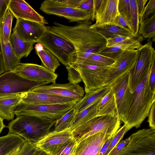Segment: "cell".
<instances>
[{
  "instance_id": "obj_1",
  "label": "cell",
  "mask_w": 155,
  "mask_h": 155,
  "mask_svg": "<svg viewBox=\"0 0 155 155\" xmlns=\"http://www.w3.org/2000/svg\"><path fill=\"white\" fill-rule=\"evenodd\" d=\"M53 24V26H47V30L68 40L74 45L76 55L74 63H83L91 54L106 46V40L90 28L91 20L79 22L72 26L56 21Z\"/></svg>"
},
{
  "instance_id": "obj_2",
  "label": "cell",
  "mask_w": 155,
  "mask_h": 155,
  "mask_svg": "<svg viewBox=\"0 0 155 155\" xmlns=\"http://www.w3.org/2000/svg\"><path fill=\"white\" fill-rule=\"evenodd\" d=\"M150 68L133 93V98L123 122L128 126L129 130L133 127H140L155 102V92L151 91L149 84Z\"/></svg>"
},
{
  "instance_id": "obj_3",
  "label": "cell",
  "mask_w": 155,
  "mask_h": 155,
  "mask_svg": "<svg viewBox=\"0 0 155 155\" xmlns=\"http://www.w3.org/2000/svg\"><path fill=\"white\" fill-rule=\"evenodd\" d=\"M56 121L47 120L28 115L17 116L6 127L8 133L17 135L26 141L36 143L50 132Z\"/></svg>"
},
{
  "instance_id": "obj_4",
  "label": "cell",
  "mask_w": 155,
  "mask_h": 155,
  "mask_svg": "<svg viewBox=\"0 0 155 155\" xmlns=\"http://www.w3.org/2000/svg\"><path fill=\"white\" fill-rule=\"evenodd\" d=\"M108 68V66L100 67L83 63H73L66 67L69 82L78 84L82 80L86 93L104 86Z\"/></svg>"
},
{
  "instance_id": "obj_5",
  "label": "cell",
  "mask_w": 155,
  "mask_h": 155,
  "mask_svg": "<svg viewBox=\"0 0 155 155\" xmlns=\"http://www.w3.org/2000/svg\"><path fill=\"white\" fill-rule=\"evenodd\" d=\"M37 43L41 44L66 67L74 63L75 48L71 42L63 37L47 30Z\"/></svg>"
},
{
  "instance_id": "obj_6",
  "label": "cell",
  "mask_w": 155,
  "mask_h": 155,
  "mask_svg": "<svg viewBox=\"0 0 155 155\" xmlns=\"http://www.w3.org/2000/svg\"><path fill=\"white\" fill-rule=\"evenodd\" d=\"M120 125V120L118 115H105L95 117L72 131L78 143L87 137L100 132L107 131L116 133Z\"/></svg>"
},
{
  "instance_id": "obj_7",
  "label": "cell",
  "mask_w": 155,
  "mask_h": 155,
  "mask_svg": "<svg viewBox=\"0 0 155 155\" xmlns=\"http://www.w3.org/2000/svg\"><path fill=\"white\" fill-rule=\"evenodd\" d=\"M76 103L32 104L21 102L14 113L17 116L28 115L47 120L56 121L72 108Z\"/></svg>"
},
{
  "instance_id": "obj_8",
  "label": "cell",
  "mask_w": 155,
  "mask_h": 155,
  "mask_svg": "<svg viewBox=\"0 0 155 155\" xmlns=\"http://www.w3.org/2000/svg\"><path fill=\"white\" fill-rule=\"evenodd\" d=\"M130 136V142L116 155H155V129H142Z\"/></svg>"
},
{
  "instance_id": "obj_9",
  "label": "cell",
  "mask_w": 155,
  "mask_h": 155,
  "mask_svg": "<svg viewBox=\"0 0 155 155\" xmlns=\"http://www.w3.org/2000/svg\"><path fill=\"white\" fill-rule=\"evenodd\" d=\"M150 39L137 49V56L135 65L129 72V87L132 93L150 68L155 51Z\"/></svg>"
},
{
  "instance_id": "obj_10",
  "label": "cell",
  "mask_w": 155,
  "mask_h": 155,
  "mask_svg": "<svg viewBox=\"0 0 155 155\" xmlns=\"http://www.w3.org/2000/svg\"><path fill=\"white\" fill-rule=\"evenodd\" d=\"M49 83L30 80L12 71H6L0 75V96L21 94Z\"/></svg>"
},
{
  "instance_id": "obj_11",
  "label": "cell",
  "mask_w": 155,
  "mask_h": 155,
  "mask_svg": "<svg viewBox=\"0 0 155 155\" xmlns=\"http://www.w3.org/2000/svg\"><path fill=\"white\" fill-rule=\"evenodd\" d=\"M129 72L119 78L109 86L113 92L117 111L120 121L124 122L133 98L129 87Z\"/></svg>"
},
{
  "instance_id": "obj_12",
  "label": "cell",
  "mask_w": 155,
  "mask_h": 155,
  "mask_svg": "<svg viewBox=\"0 0 155 155\" xmlns=\"http://www.w3.org/2000/svg\"><path fill=\"white\" fill-rule=\"evenodd\" d=\"M137 49L125 51L108 66L104 82V86H108L124 74L130 72L136 63Z\"/></svg>"
},
{
  "instance_id": "obj_13",
  "label": "cell",
  "mask_w": 155,
  "mask_h": 155,
  "mask_svg": "<svg viewBox=\"0 0 155 155\" xmlns=\"http://www.w3.org/2000/svg\"><path fill=\"white\" fill-rule=\"evenodd\" d=\"M40 9L45 13L63 17L71 22L91 20L92 16V13L89 12L62 5L55 0L43 1Z\"/></svg>"
},
{
  "instance_id": "obj_14",
  "label": "cell",
  "mask_w": 155,
  "mask_h": 155,
  "mask_svg": "<svg viewBox=\"0 0 155 155\" xmlns=\"http://www.w3.org/2000/svg\"><path fill=\"white\" fill-rule=\"evenodd\" d=\"M21 77L36 82H48L55 84L58 75L42 65L20 63L11 71Z\"/></svg>"
},
{
  "instance_id": "obj_15",
  "label": "cell",
  "mask_w": 155,
  "mask_h": 155,
  "mask_svg": "<svg viewBox=\"0 0 155 155\" xmlns=\"http://www.w3.org/2000/svg\"><path fill=\"white\" fill-rule=\"evenodd\" d=\"M93 0L95 23L92 25H116L119 0Z\"/></svg>"
},
{
  "instance_id": "obj_16",
  "label": "cell",
  "mask_w": 155,
  "mask_h": 155,
  "mask_svg": "<svg viewBox=\"0 0 155 155\" xmlns=\"http://www.w3.org/2000/svg\"><path fill=\"white\" fill-rule=\"evenodd\" d=\"M74 138L70 128L60 131H52L36 143L37 147L50 155H54L65 144Z\"/></svg>"
},
{
  "instance_id": "obj_17",
  "label": "cell",
  "mask_w": 155,
  "mask_h": 155,
  "mask_svg": "<svg viewBox=\"0 0 155 155\" xmlns=\"http://www.w3.org/2000/svg\"><path fill=\"white\" fill-rule=\"evenodd\" d=\"M37 93H48L80 101L84 97V91L78 84H53L36 87L31 90Z\"/></svg>"
},
{
  "instance_id": "obj_18",
  "label": "cell",
  "mask_w": 155,
  "mask_h": 155,
  "mask_svg": "<svg viewBox=\"0 0 155 155\" xmlns=\"http://www.w3.org/2000/svg\"><path fill=\"white\" fill-rule=\"evenodd\" d=\"M115 133L105 131L87 137L77 143L73 155H99L105 142Z\"/></svg>"
},
{
  "instance_id": "obj_19",
  "label": "cell",
  "mask_w": 155,
  "mask_h": 155,
  "mask_svg": "<svg viewBox=\"0 0 155 155\" xmlns=\"http://www.w3.org/2000/svg\"><path fill=\"white\" fill-rule=\"evenodd\" d=\"M13 30L16 31L23 40L37 43L47 28L43 24L19 18L16 19Z\"/></svg>"
},
{
  "instance_id": "obj_20",
  "label": "cell",
  "mask_w": 155,
  "mask_h": 155,
  "mask_svg": "<svg viewBox=\"0 0 155 155\" xmlns=\"http://www.w3.org/2000/svg\"><path fill=\"white\" fill-rule=\"evenodd\" d=\"M21 102L32 104L76 103L75 99L48 93H37L31 91L21 94Z\"/></svg>"
},
{
  "instance_id": "obj_21",
  "label": "cell",
  "mask_w": 155,
  "mask_h": 155,
  "mask_svg": "<svg viewBox=\"0 0 155 155\" xmlns=\"http://www.w3.org/2000/svg\"><path fill=\"white\" fill-rule=\"evenodd\" d=\"M8 9L16 19H21L44 24L48 22L24 0H10Z\"/></svg>"
},
{
  "instance_id": "obj_22",
  "label": "cell",
  "mask_w": 155,
  "mask_h": 155,
  "mask_svg": "<svg viewBox=\"0 0 155 155\" xmlns=\"http://www.w3.org/2000/svg\"><path fill=\"white\" fill-rule=\"evenodd\" d=\"M21 101V94L0 96V117L8 121L13 120L15 110Z\"/></svg>"
},
{
  "instance_id": "obj_23",
  "label": "cell",
  "mask_w": 155,
  "mask_h": 155,
  "mask_svg": "<svg viewBox=\"0 0 155 155\" xmlns=\"http://www.w3.org/2000/svg\"><path fill=\"white\" fill-rule=\"evenodd\" d=\"M0 41L5 71H11L20 63V59L16 56L10 42L4 37L0 27Z\"/></svg>"
},
{
  "instance_id": "obj_24",
  "label": "cell",
  "mask_w": 155,
  "mask_h": 155,
  "mask_svg": "<svg viewBox=\"0 0 155 155\" xmlns=\"http://www.w3.org/2000/svg\"><path fill=\"white\" fill-rule=\"evenodd\" d=\"M109 86H104L86 93L83 98L77 102L74 106L76 113H78L93 103L101 99L110 91Z\"/></svg>"
},
{
  "instance_id": "obj_25",
  "label": "cell",
  "mask_w": 155,
  "mask_h": 155,
  "mask_svg": "<svg viewBox=\"0 0 155 155\" xmlns=\"http://www.w3.org/2000/svg\"><path fill=\"white\" fill-rule=\"evenodd\" d=\"M91 29L100 34L106 40L121 36H127L132 34L129 29L116 25H106L90 27Z\"/></svg>"
},
{
  "instance_id": "obj_26",
  "label": "cell",
  "mask_w": 155,
  "mask_h": 155,
  "mask_svg": "<svg viewBox=\"0 0 155 155\" xmlns=\"http://www.w3.org/2000/svg\"><path fill=\"white\" fill-rule=\"evenodd\" d=\"M9 42L17 57L21 59L27 57L33 49L34 42L26 41L21 39L15 31L13 30Z\"/></svg>"
},
{
  "instance_id": "obj_27",
  "label": "cell",
  "mask_w": 155,
  "mask_h": 155,
  "mask_svg": "<svg viewBox=\"0 0 155 155\" xmlns=\"http://www.w3.org/2000/svg\"><path fill=\"white\" fill-rule=\"evenodd\" d=\"M25 142L21 137L13 134L0 137V155H7L21 147Z\"/></svg>"
},
{
  "instance_id": "obj_28",
  "label": "cell",
  "mask_w": 155,
  "mask_h": 155,
  "mask_svg": "<svg viewBox=\"0 0 155 155\" xmlns=\"http://www.w3.org/2000/svg\"><path fill=\"white\" fill-rule=\"evenodd\" d=\"M118 115L114 95L110 88V91L101 99L98 104L96 117Z\"/></svg>"
},
{
  "instance_id": "obj_29",
  "label": "cell",
  "mask_w": 155,
  "mask_h": 155,
  "mask_svg": "<svg viewBox=\"0 0 155 155\" xmlns=\"http://www.w3.org/2000/svg\"><path fill=\"white\" fill-rule=\"evenodd\" d=\"M101 99L76 113L69 128L72 130L81 124L96 117L97 107Z\"/></svg>"
},
{
  "instance_id": "obj_30",
  "label": "cell",
  "mask_w": 155,
  "mask_h": 155,
  "mask_svg": "<svg viewBox=\"0 0 155 155\" xmlns=\"http://www.w3.org/2000/svg\"><path fill=\"white\" fill-rule=\"evenodd\" d=\"M140 46L135 45H117L109 47H105L96 53L115 60L125 51L137 49Z\"/></svg>"
},
{
  "instance_id": "obj_31",
  "label": "cell",
  "mask_w": 155,
  "mask_h": 155,
  "mask_svg": "<svg viewBox=\"0 0 155 155\" xmlns=\"http://www.w3.org/2000/svg\"><path fill=\"white\" fill-rule=\"evenodd\" d=\"M35 52L44 66L55 73L57 68L60 65L59 61L56 57L44 47L41 50Z\"/></svg>"
},
{
  "instance_id": "obj_32",
  "label": "cell",
  "mask_w": 155,
  "mask_h": 155,
  "mask_svg": "<svg viewBox=\"0 0 155 155\" xmlns=\"http://www.w3.org/2000/svg\"><path fill=\"white\" fill-rule=\"evenodd\" d=\"M143 40V36L138 33L135 35H132L127 36L118 37L107 40L105 47H109L117 45L128 44L140 46Z\"/></svg>"
},
{
  "instance_id": "obj_33",
  "label": "cell",
  "mask_w": 155,
  "mask_h": 155,
  "mask_svg": "<svg viewBox=\"0 0 155 155\" xmlns=\"http://www.w3.org/2000/svg\"><path fill=\"white\" fill-rule=\"evenodd\" d=\"M140 24L138 33L145 38H153V40L154 41L155 15L144 21Z\"/></svg>"
},
{
  "instance_id": "obj_34",
  "label": "cell",
  "mask_w": 155,
  "mask_h": 155,
  "mask_svg": "<svg viewBox=\"0 0 155 155\" xmlns=\"http://www.w3.org/2000/svg\"><path fill=\"white\" fill-rule=\"evenodd\" d=\"M76 113V110L73 107L55 121L53 131H60L69 128Z\"/></svg>"
},
{
  "instance_id": "obj_35",
  "label": "cell",
  "mask_w": 155,
  "mask_h": 155,
  "mask_svg": "<svg viewBox=\"0 0 155 155\" xmlns=\"http://www.w3.org/2000/svg\"><path fill=\"white\" fill-rule=\"evenodd\" d=\"M115 60L96 53L90 55L83 63L100 67H108L112 64Z\"/></svg>"
},
{
  "instance_id": "obj_36",
  "label": "cell",
  "mask_w": 155,
  "mask_h": 155,
  "mask_svg": "<svg viewBox=\"0 0 155 155\" xmlns=\"http://www.w3.org/2000/svg\"><path fill=\"white\" fill-rule=\"evenodd\" d=\"M131 12L130 25L131 31L133 35L138 33L139 27V17L136 0H130Z\"/></svg>"
},
{
  "instance_id": "obj_37",
  "label": "cell",
  "mask_w": 155,
  "mask_h": 155,
  "mask_svg": "<svg viewBox=\"0 0 155 155\" xmlns=\"http://www.w3.org/2000/svg\"><path fill=\"white\" fill-rule=\"evenodd\" d=\"M14 18L12 13L8 8L0 25L4 37L9 41L11 36L12 22Z\"/></svg>"
},
{
  "instance_id": "obj_38",
  "label": "cell",
  "mask_w": 155,
  "mask_h": 155,
  "mask_svg": "<svg viewBox=\"0 0 155 155\" xmlns=\"http://www.w3.org/2000/svg\"><path fill=\"white\" fill-rule=\"evenodd\" d=\"M128 126L126 124L117 131L112 139L107 150L104 155H109L110 153L118 143L122 140L125 134L129 130Z\"/></svg>"
},
{
  "instance_id": "obj_39",
  "label": "cell",
  "mask_w": 155,
  "mask_h": 155,
  "mask_svg": "<svg viewBox=\"0 0 155 155\" xmlns=\"http://www.w3.org/2000/svg\"><path fill=\"white\" fill-rule=\"evenodd\" d=\"M118 8L119 13L130 25L131 9L130 0H119Z\"/></svg>"
},
{
  "instance_id": "obj_40",
  "label": "cell",
  "mask_w": 155,
  "mask_h": 155,
  "mask_svg": "<svg viewBox=\"0 0 155 155\" xmlns=\"http://www.w3.org/2000/svg\"><path fill=\"white\" fill-rule=\"evenodd\" d=\"M154 15L155 0H150L145 7L141 15L139 18V24Z\"/></svg>"
},
{
  "instance_id": "obj_41",
  "label": "cell",
  "mask_w": 155,
  "mask_h": 155,
  "mask_svg": "<svg viewBox=\"0 0 155 155\" xmlns=\"http://www.w3.org/2000/svg\"><path fill=\"white\" fill-rule=\"evenodd\" d=\"M77 144L74 138L64 146L54 155H73Z\"/></svg>"
},
{
  "instance_id": "obj_42",
  "label": "cell",
  "mask_w": 155,
  "mask_h": 155,
  "mask_svg": "<svg viewBox=\"0 0 155 155\" xmlns=\"http://www.w3.org/2000/svg\"><path fill=\"white\" fill-rule=\"evenodd\" d=\"M38 148L36 143L26 141L20 148L17 155H34Z\"/></svg>"
},
{
  "instance_id": "obj_43",
  "label": "cell",
  "mask_w": 155,
  "mask_h": 155,
  "mask_svg": "<svg viewBox=\"0 0 155 155\" xmlns=\"http://www.w3.org/2000/svg\"><path fill=\"white\" fill-rule=\"evenodd\" d=\"M149 84L150 90L155 92V54L151 64L149 78Z\"/></svg>"
},
{
  "instance_id": "obj_44",
  "label": "cell",
  "mask_w": 155,
  "mask_h": 155,
  "mask_svg": "<svg viewBox=\"0 0 155 155\" xmlns=\"http://www.w3.org/2000/svg\"><path fill=\"white\" fill-rule=\"evenodd\" d=\"M130 140V136L125 140L120 141L110 153L109 155H116L128 143Z\"/></svg>"
},
{
  "instance_id": "obj_45",
  "label": "cell",
  "mask_w": 155,
  "mask_h": 155,
  "mask_svg": "<svg viewBox=\"0 0 155 155\" xmlns=\"http://www.w3.org/2000/svg\"><path fill=\"white\" fill-rule=\"evenodd\" d=\"M148 122L151 128L155 129V102L152 104L148 115Z\"/></svg>"
},
{
  "instance_id": "obj_46",
  "label": "cell",
  "mask_w": 155,
  "mask_h": 155,
  "mask_svg": "<svg viewBox=\"0 0 155 155\" xmlns=\"http://www.w3.org/2000/svg\"><path fill=\"white\" fill-rule=\"evenodd\" d=\"M10 0H0V25L8 8Z\"/></svg>"
},
{
  "instance_id": "obj_47",
  "label": "cell",
  "mask_w": 155,
  "mask_h": 155,
  "mask_svg": "<svg viewBox=\"0 0 155 155\" xmlns=\"http://www.w3.org/2000/svg\"><path fill=\"white\" fill-rule=\"evenodd\" d=\"M116 25L128 28L131 30V27L130 24L119 13L116 18Z\"/></svg>"
},
{
  "instance_id": "obj_48",
  "label": "cell",
  "mask_w": 155,
  "mask_h": 155,
  "mask_svg": "<svg viewBox=\"0 0 155 155\" xmlns=\"http://www.w3.org/2000/svg\"><path fill=\"white\" fill-rule=\"evenodd\" d=\"M138 11L139 17L141 15L148 0H136Z\"/></svg>"
},
{
  "instance_id": "obj_49",
  "label": "cell",
  "mask_w": 155,
  "mask_h": 155,
  "mask_svg": "<svg viewBox=\"0 0 155 155\" xmlns=\"http://www.w3.org/2000/svg\"><path fill=\"white\" fill-rule=\"evenodd\" d=\"M115 134L112 136L110 138L107 140L102 147L99 155H104L107 150L110 142L114 137Z\"/></svg>"
},
{
  "instance_id": "obj_50",
  "label": "cell",
  "mask_w": 155,
  "mask_h": 155,
  "mask_svg": "<svg viewBox=\"0 0 155 155\" xmlns=\"http://www.w3.org/2000/svg\"><path fill=\"white\" fill-rule=\"evenodd\" d=\"M6 71L3 61L0 41V75Z\"/></svg>"
},
{
  "instance_id": "obj_51",
  "label": "cell",
  "mask_w": 155,
  "mask_h": 155,
  "mask_svg": "<svg viewBox=\"0 0 155 155\" xmlns=\"http://www.w3.org/2000/svg\"><path fill=\"white\" fill-rule=\"evenodd\" d=\"M34 155H50L44 150L38 148L36 150Z\"/></svg>"
},
{
  "instance_id": "obj_52",
  "label": "cell",
  "mask_w": 155,
  "mask_h": 155,
  "mask_svg": "<svg viewBox=\"0 0 155 155\" xmlns=\"http://www.w3.org/2000/svg\"><path fill=\"white\" fill-rule=\"evenodd\" d=\"M34 48L35 51H40L44 48V46L41 44L38 43L35 45Z\"/></svg>"
},
{
  "instance_id": "obj_53",
  "label": "cell",
  "mask_w": 155,
  "mask_h": 155,
  "mask_svg": "<svg viewBox=\"0 0 155 155\" xmlns=\"http://www.w3.org/2000/svg\"><path fill=\"white\" fill-rule=\"evenodd\" d=\"M6 127L3 123V120L0 117V134L1 133L3 129Z\"/></svg>"
},
{
  "instance_id": "obj_54",
  "label": "cell",
  "mask_w": 155,
  "mask_h": 155,
  "mask_svg": "<svg viewBox=\"0 0 155 155\" xmlns=\"http://www.w3.org/2000/svg\"><path fill=\"white\" fill-rule=\"evenodd\" d=\"M21 147L19 148L17 150L12 152L7 155H17Z\"/></svg>"
}]
</instances>
